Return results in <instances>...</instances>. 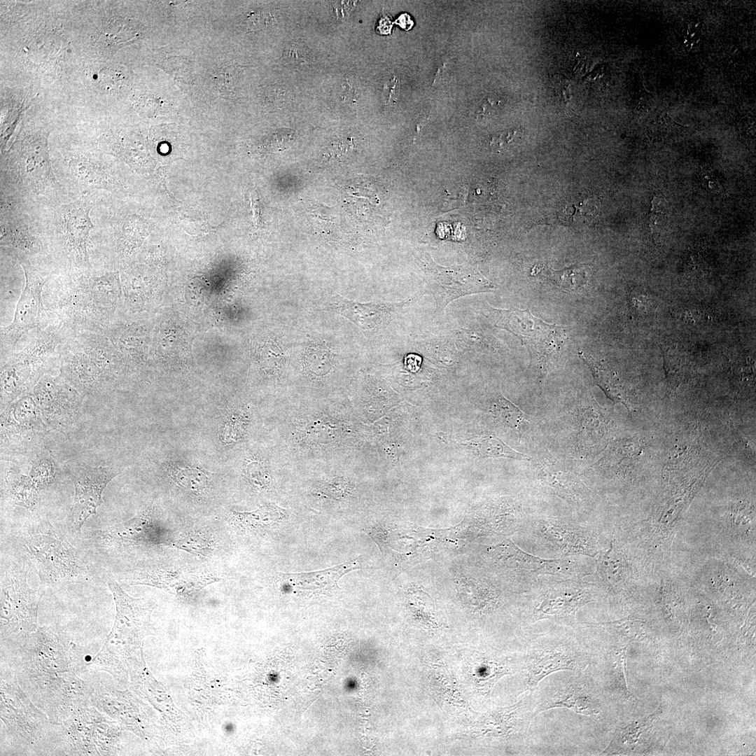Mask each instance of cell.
Returning a JSON list of instances; mask_svg holds the SVG:
<instances>
[{
    "instance_id": "cell-1",
    "label": "cell",
    "mask_w": 756,
    "mask_h": 756,
    "mask_svg": "<svg viewBox=\"0 0 756 756\" xmlns=\"http://www.w3.org/2000/svg\"><path fill=\"white\" fill-rule=\"evenodd\" d=\"M10 652L9 667L20 685L55 724L92 704L94 686L78 675L87 665L83 653L65 633L38 626Z\"/></svg>"
},
{
    "instance_id": "cell-2",
    "label": "cell",
    "mask_w": 756,
    "mask_h": 756,
    "mask_svg": "<svg viewBox=\"0 0 756 756\" xmlns=\"http://www.w3.org/2000/svg\"><path fill=\"white\" fill-rule=\"evenodd\" d=\"M279 426L289 470L356 460L363 445L362 424L347 396L289 400Z\"/></svg>"
},
{
    "instance_id": "cell-3",
    "label": "cell",
    "mask_w": 756,
    "mask_h": 756,
    "mask_svg": "<svg viewBox=\"0 0 756 756\" xmlns=\"http://www.w3.org/2000/svg\"><path fill=\"white\" fill-rule=\"evenodd\" d=\"M46 311L56 314L71 331L106 336L119 319L121 287L118 274L110 270L67 272L50 281L44 290Z\"/></svg>"
},
{
    "instance_id": "cell-4",
    "label": "cell",
    "mask_w": 756,
    "mask_h": 756,
    "mask_svg": "<svg viewBox=\"0 0 756 756\" xmlns=\"http://www.w3.org/2000/svg\"><path fill=\"white\" fill-rule=\"evenodd\" d=\"M59 372L80 393L113 389L125 369V358L105 335L71 331L59 347Z\"/></svg>"
},
{
    "instance_id": "cell-5",
    "label": "cell",
    "mask_w": 756,
    "mask_h": 756,
    "mask_svg": "<svg viewBox=\"0 0 756 756\" xmlns=\"http://www.w3.org/2000/svg\"><path fill=\"white\" fill-rule=\"evenodd\" d=\"M68 335L60 323L46 326L22 350L9 355L1 367V412L59 365V347Z\"/></svg>"
},
{
    "instance_id": "cell-6",
    "label": "cell",
    "mask_w": 756,
    "mask_h": 756,
    "mask_svg": "<svg viewBox=\"0 0 756 756\" xmlns=\"http://www.w3.org/2000/svg\"><path fill=\"white\" fill-rule=\"evenodd\" d=\"M0 718L9 739L25 752L43 755L59 743V724L52 723L23 690L10 669L1 670Z\"/></svg>"
},
{
    "instance_id": "cell-7",
    "label": "cell",
    "mask_w": 756,
    "mask_h": 756,
    "mask_svg": "<svg viewBox=\"0 0 756 756\" xmlns=\"http://www.w3.org/2000/svg\"><path fill=\"white\" fill-rule=\"evenodd\" d=\"M108 585L115 603V622L90 664L119 678L130 645L138 643L148 626L151 608L143 599L129 596L117 582L111 580Z\"/></svg>"
},
{
    "instance_id": "cell-8",
    "label": "cell",
    "mask_w": 756,
    "mask_h": 756,
    "mask_svg": "<svg viewBox=\"0 0 756 756\" xmlns=\"http://www.w3.org/2000/svg\"><path fill=\"white\" fill-rule=\"evenodd\" d=\"M41 594L28 584L23 568L6 571L1 581V647L12 650L37 627Z\"/></svg>"
},
{
    "instance_id": "cell-9",
    "label": "cell",
    "mask_w": 756,
    "mask_h": 756,
    "mask_svg": "<svg viewBox=\"0 0 756 756\" xmlns=\"http://www.w3.org/2000/svg\"><path fill=\"white\" fill-rule=\"evenodd\" d=\"M92 704L82 706L59 724V744L66 755H113L120 725Z\"/></svg>"
},
{
    "instance_id": "cell-10",
    "label": "cell",
    "mask_w": 756,
    "mask_h": 756,
    "mask_svg": "<svg viewBox=\"0 0 756 756\" xmlns=\"http://www.w3.org/2000/svg\"><path fill=\"white\" fill-rule=\"evenodd\" d=\"M492 312L496 318L495 326L510 332L527 345L536 354L540 372L546 374L566 340V328L542 321L533 316L528 309L492 308Z\"/></svg>"
},
{
    "instance_id": "cell-11",
    "label": "cell",
    "mask_w": 756,
    "mask_h": 756,
    "mask_svg": "<svg viewBox=\"0 0 756 756\" xmlns=\"http://www.w3.org/2000/svg\"><path fill=\"white\" fill-rule=\"evenodd\" d=\"M25 276V286L18 300L13 321L1 328V351L12 352L22 337L32 329L43 327L45 308L43 291L51 276L49 268L29 258H20Z\"/></svg>"
},
{
    "instance_id": "cell-12",
    "label": "cell",
    "mask_w": 756,
    "mask_h": 756,
    "mask_svg": "<svg viewBox=\"0 0 756 756\" xmlns=\"http://www.w3.org/2000/svg\"><path fill=\"white\" fill-rule=\"evenodd\" d=\"M50 430L31 393H26L1 412V453L14 456L37 452Z\"/></svg>"
},
{
    "instance_id": "cell-13",
    "label": "cell",
    "mask_w": 756,
    "mask_h": 756,
    "mask_svg": "<svg viewBox=\"0 0 756 756\" xmlns=\"http://www.w3.org/2000/svg\"><path fill=\"white\" fill-rule=\"evenodd\" d=\"M34 526L29 531L25 548L41 579L55 582L81 575L83 566L73 547L56 534L49 522Z\"/></svg>"
},
{
    "instance_id": "cell-14",
    "label": "cell",
    "mask_w": 756,
    "mask_h": 756,
    "mask_svg": "<svg viewBox=\"0 0 756 756\" xmlns=\"http://www.w3.org/2000/svg\"><path fill=\"white\" fill-rule=\"evenodd\" d=\"M417 258L426 274L423 294L433 297L438 313L443 312L450 302L457 298L474 293L491 292L497 288L496 284L471 267L440 266L427 253Z\"/></svg>"
},
{
    "instance_id": "cell-15",
    "label": "cell",
    "mask_w": 756,
    "mask_h": 756,
    "mask_svg": "<svg viewBox=\"0 0 756 756\" xmlns=\"http://www.w3.org/2000/svg\"><path fill=\"white\" fill-rule=\"evenodd\" d=\"M31 393L50 430L64 433L80 416L84 396L61 373L43 376Z\"/></svg>"
},
{
    "instance_id": "cell-16",
    "label": "cell",
    "mask_w": 756,
    "mask_h": 756,
    "mask_svg": "<svg viewBox=\"0 0 756 756\" xmlns=\"http://www.w3.org/2000/svg\"><path fill=\"white\" fill-rule=\"evenodd\" d=\"M92 204L80 200L62 206L59 211L57 252L68 267L67 272L91 268L88 251L90 218Z\"/></svg>"
},
{
    "instance_id": "cell-17",
    "label": "cell",
    "mask_w": 756,
    "mask_h": 756,
    "mask_svg": "<svg viewBox=\"0 0 756 756\" xmlns=\"http://www.w3.org/2000/svg\"><path fill=\"white\" fill-rule=\"evenodd\" d=\"M110 466L79 465L73 475L74 498L67 519L71 532L79 534L88 519L102 503V492L117 475Z\"/></svg>"
},
{
    "instance_id": "cell-18",
    "label": "cell",
    "mask_w": 756,
    "mask_h": 756,
    "mask_svg": "<svg viewBox=\"0 0 756 756\" xmlns=\"http://www.w3.org/2000/svg\"><path fill=\"white\" fill-rule=\"evenodd\" d=\"M405 302L360 303L340 295L333 296L330 307L350 320L365 332H374L386 326L397 316Z\"/></svg>"
},
{
    "instance_id": "cell-19",
    "label": "cell",
    "mask_w": 756,
    "mask_h": 756,
    "mask_svg": "<svg viewBox=\"0 0 756 756\" xmlns=\"http://www.w3.org/2000/svg\"><path fill=\"white\" fill-rule=\"evenodd\" d=\"M361 568L359 559L339 564L330 568L309 573H279V580L284 587L295 591L325 593L340 589L338 582L349 572Z\"/></svg>"
},
{
    "instance_id": "cell-20",
    "label": "cell",
    "mask_w": 756,
    "mask_h": 756,
    "mask_svg": "<svg viewBox=\"0 0 756 756\" xmlns=\"http://www.w3.org/2000/svg\"><path fill=\"white\" fill-rule=\"evenodd\" d=\"M155 526L148 509L128 522L108 529L103 535L112 546L154 542Z\"/></svg>"
},
{
    "instance_id": "cell-21",
    "label": "cell",
    "mask_w": 756,
    "mask_h": 756,
    "mask_svg": "<svg viewBox=\"0 0 756 756\" xmlns=\"http://www.w3.org/2000/svg\"><path fill=\"white\" fill-rule=\"evenodd\" d=\"M540 529L544 537L561 552L587 555L592 553L589 538L582 530L554 522H545Z\"/></svg>"
},
{
    "instance_id": "cell-22",
    "label": "cell",
    "mask_w": 756,
    "mask_h": 756,
    "mask_svg": "<svg viewBox=\"0 0 756 756\" xmlns=\"http://www.w3.org/2000/svg\"><path fill=\"white\" fill-rule=\"evenodd\" d=\"M337 363L335 354L328 347L312 345L301 360V372L312 383H326L337 370Z\"/></svg>"
},
{
    "instance_id": "cell-23",
    "label": "cell",
    "mask_w": 756,
    "mask_h": 756,
    "mask_svg": "<svg viewBox=\"0 0 756 756\" xmlns=\"http://www.w3.org/2000/svg\"><path fill=\"white\" fill-rule=\"evenodd\" d=\"M575 659L566 652L545 650L536 653L528 664L527 688L533 691L538 682L551 673L573 669Z\"/></svg>"
},
{
    "instance_id": "cell-24",
    "label": "cell",
    "mask_w": 756,
    "mask_h": 756,
    "mask_svg": "<svg viewBox=\"0 0 756 756\" xmlns=\"http://www.w3.org/2000/svg\"><path fill=\"white\" fill-rule=\"evenodd\" d=\"M130 579L131 584H146L167 590L170 589L172 585H190L198 588L217 580L214 578L185 575L179 572L174 573L155 568L133 573Z\"/></svg>"
},
{
    "instance_id": "cell-25",
    "label": "cell",
    "mask_w": 756,
    "mask_h": 756,
    "mask_svg": "<svg viewBox=\"0 0 756 756\" xmlns=\"http://www.w3.org/2000/svg\"><path fill=\"white\" fill-rule=\"evenodd\" d=\"M288 517L286 510L275 503H266L251 512H232L234 524L242 530L253 531L274 526Z\"/></svg>"
},
{
    "instance_id": "cell-26",
    "label": "cell",
    "mask_w": 756,
    "mask_h": 756,
    "mask_svg": "<svg viewBox=\"0 0 756 756\" xmlns=\"http://www.w3.org/2000/svg\"><path fill=\"white\" fill-rule=\"evenodd\" d=\"M540 475L556 493L568 501L576 502L583 496V485L578 477L557 464L543 465Z\"/></svg>"
},
{
    "instance_id": "cell-27",
    "label": "cell",
    "mask_w": 756,
    "mask_h": 756,
    "mask_svg": "<svg viewBox=\"0 0 756 756\" xmlns=\"http://www.w3.org/2000/svg\"><path fill=\"white\" fill-rule=\"evenodd\" d=\"M585 593L575 589L550 592L538 608L544 617H564L575 612L587 602Z\"/></svg>"
},
{
    "instance_id": "cell-28",
    "label": "cell",
    "mask_w": 756,
    "mask_h": 756,
    "mask_svg": "<svg viewBox=\"0 0 756 756\" xmlns=\"http://www.w3.org/2000/svg\"><path fill=\"white\" fill-rule=\"evenodd\" d=\"M456 443L467 447L477 456L483 458H509L522 461L531 459L527 454L513 449L493 435L477 436L469 440H458Z\"/></svg>"
},
{
    "instance_id": "cell-29",
    "label": "cell",
    "mask_w": 756,
    "mask_h": 756,
    "mask_svg": "<svg viewBox=\"0 0 756 756\" xmlns=\"http://www.w3.org/2000/svg\"><path fill=\"white\" fill-rule=\"evenodd\" d=\"M5 481L8 496L15 505L29 510L35 509L39 490L29 475L10 470Z\"/></svg>"
},
{
    "instance_id": "cell-30",
    "label": "cell",
    "mask_w": 756,
    "mask_h": 756,
    "mask_svg": "<svg viewBox=\"0 0 756 756\" xmlns=\"http://www.w3.org/2000/svg\"><path fill=\"white\" fill-rule=\"evenodd\" d=\"M241 474L250 486L256 491H270L274 486L270 464L265 457L260 454L251 453L244 458Z\"/></svg>"
},
{
    "instance_id": "cell-31",
    "label": "cell",
    "mask_w": 756,
    "mask_h": 756,
    "mask_svg": "<svg viewBox=\"0 0 756 756\" xmlns=\"http://www.w3.org/2000/svg\"><path fill=\"white\" fill-rule=\"evenodd\" d=\"M1 244L22 251L27 255L44 253L41 241L25 227L20 225H8L1 232Z\"/></svg>"
},
{
    "instance_id": "cell-32",
    "label": "cell",
    "mask_w": 756,
    "mask_h": 756,
    "mask_svg": "<svg viewBox=\"0 0 756 756\" xmlns=\"http://www.w3.org/2000/svg\"><path fill=\"white\" fill-rule=\"evenodd\" d=\"M555 707L570 708L581 715H589L598 713L594 708L589 696L578 686L568 688L561 694V696L548 703L547 706L544 707L542 710Z\"/></svg>"
},
{
    "instance_id": "cell-33",
    "label": "cell",
    "mask_w": 756,
    "mask_h": 756,
    "mask_svg": "<svg viewBox=\"0 0 756 756\" xmlns=\"http://www.w3.org/2000/svg\"><path fill=\"white\" fill-rule=\"evenodd\" d=\"M579 356L590 368L596 383L604 391L607 396L612 400H621L618 381L609 368L601 361L594 359L585 352L580 351Z\"/></svg>"
},
{
    "instance_id": "cell-34",
    "label": "cell",
    "mask_w": 756,
    "mask_h": 756,
    "mask_svg": "<svg viewBox=\"0 0 756 756\" xmlns=\"http://www.w3.org/2000/svg\"><path fill=\"white\" fill-rule=\"evenodd\" d=\"M168 472L176 484L195 493L203 491L209 484V473L195 466L177 465Z\"/></svg>"
},
{
    "instance_id": "cell-35",
    "label": "cell",
    "mask_w": 756,
    "mask_h": 756,
    "mask_svg": "<svg viewBox=\"0 0 756 756\" xmlns=\"http://www.w3.org/2000/svg\"><path fill=\"white\" fill-rule=\"evenodd\" d=\"M491 412L495 420L512 428L516 432L528 423L524 412L501 395L497 396L492 402Z\"/></svg>"
},
{
    "instance_id": "cell-36",
    "label": "cell",
    "mask_w": 756,
    "mask_h": 756,
    "mask_svg": "<svg viewBox=\"0 0 756 756\" xmlns=\"http://www.w3.org/2000/svg\"><path fill=\"white\" fill-rule=\"evenodd\" d=\"M73 174L82 183L97 188L110 187V174L85 159L69 163Z\"/></svg>"
},
{
    "instance_id": "cell-37",
    "label": "cell",
    "mask_w": 756,
    "mask_h": 756,
    "mask_svg": "<svg viewBox=\"0 0 756 756\" xmlns=\"http://www.w3.org/2000/svg\"><path fill=\"white\" fill-rule=\"evenodd\" d=\"M29 476L40 491L58 479L60 471L53 458L47 456L32 461Z\"/></svg>"
},
{
    "instance_id": "cell-38",
    "label": "cell",
    "mask_w": 756,
    "mask_h": 756,
    "mask_svg": "<svg viewBox=\"0 0 756 756\" xmlns=\"http://www.w3.org/2000/svg\"><path fill=\"white\" fill-rule=\"evenodd\" d=\"M654 713L621 729L603 752L620 751L635 743L640 734L653 722Z\"/></svg>"
},
{
    "instance_id": "cell-39",
    "label": "cell",
    "mask_w": 756,
    "mask_h": 756,
    "mask_svg": "<svg viewBox=\"0 0 756 756\" xmlns=\"http://www.w3.org/2000/svg\"><path fill=\"white\" fill-rule=\"evenodd\" d=\"M547 278L555 286L567 291L578 290L587 282L584 266L573 267L562 271H552Z\"/></svg>"
},
{
    "instance_id": "cell-40",
    "label": "cell",
    "mask_w": 756,
    "mask_h": 756,
    "mask_svg": "<svg viewBox=\"0 0 756 756\" xmlns=\"http://www.w3.org/2000/svg\"><path fill=\"white\" fill-rule=\"evenodd\" d=\"M241 69L234 65L223 66L216 69L211 80L216 89L226 96L233 95L238 88Z\"/></svg>"
},
{
    "instance_id": "cell-41",
    "label": "cell",
    "mask_w": 756,
    "mask_h": 756,
    "mask_svg": "<svg viewBox=\"0 0 756 756\" xmlns=\"http://www.w3.org/2000/svg\"><path fill=\"white\" fill-rule=\"evenodd\" d=\"M312 57L308 47L302 41L289 43L284 52V62L295 67L305 66L312 62Z\"/></svg>"
},
{
    "instance_id": "cell-42",
    "label": "cell",
    "mask_w": 756,
    "mask_h": 756,
    "mask_svg": "<svg viewBox=\"0 0 756 756\" xmlns=\"http://www.w3.org/2000/svg\"><path fill=\"white\" fill-rule=\"evenodd\" d=\"M177 549L189 553L205 556L211 551L210 542L200 534L191 533L172 542Z\"/></svg>"
},
{
    "instance_id": "cell-43",
    "label": "cell",
    "mask_w": 756,
    "mask_h": 756,
    "mask_svg": "<svg viewBox=\"0 0 756 756\" xmlns=\"http://www.w3.org/2000/svg\"><path fill=\"white\" fill-rule=\"evenodd\" d=\"M100 87L109 92L122 90L127 83L126 74L115 67L102 69L98 74Z\"/></svg>"
},
{
    "instance_id": "cell-44",
    "label": "cell",
    "mask_w": 756,
    "mask_h": 756,
    "mask_svg": "<svg viewBox=\"0 0 756 756\" xmlns=\"http://www.w3.org/2000/svg\"><path fill=\"white\" fill-rule=\"evenodd\" d=\"M650 220L653 225H659L668 215V204L661 195H656L652 201Z\"/></svg>"
},
{
    "instance_id": "cell-45",
    "label": "cell",
    "mask_w": 756,
    "mask_h": 756,
    "mask_svg": "<svg viewBox=\"0 0 756 756\" xmlns=\"http://www.w3.org/2000/svg\"><path fill=\"white\" fill-rule=\"evenodd\" d=\"M286 91L278 85H272L264 92L265 102L272 107H281L286 102Z\"/></svg>"
},
{
    "instance_id": "cell-46",
    "label": "cell",
    "mask_w": 756,
    "mask_h": 756,
    "mask_svg": "<svg viewBox=\"0 0 756 756\" xmlns=\"http://www.w3.org/2000/svg\"><path fill=\"white\" fill-rule=\"evenodd\" d=\"M399 93L400 81L396 76H393L384 84L382 94L384 103L386 105L395 104L398 100Z\"/></svg>"
},
{
    "instance_id": "cell-47",
    "label": "cell",
    "mask_w": 756,
    "mask_h": 756,
    "mask_svg": "<svg viewBox=\"0 0 756 756\" xmlns=\"http://www.w3.org/2000/svg\"><path fill=\"white\" fill-rule=\"evenodd\" d=\"M521 138L522 134L517 130L509 131L494 136L492 139L491 145L503 147L510 143L516 144Z\"/></svg>"
},
{
    "instance_id": "cell-48",
    "label": "cell",
    "mask_w": 756,
    "mask_h": 756,
    "mask_svg": "<svg viewBox=\"0 0 756 756\" xmlns=\"http://www.w3.org/2000/svg\"><path fill=\"white\" fill-rule=\"evenodd\" d=\"M342 88V91H340L341 96L344 97V100L347 102H353L356 99L355 90L349 82L344 83Z\"/></svg>"
},
{
    "instance_id": "cell-49",
    "label": "cell",
    "mask_w": 756,
    "mask_h": 756,
    "mask_svg": "<svg viewBox=\"0 0 756 756\" xmlns=\"http://www.w3.org/2000/svg\"><path fill=\"white\" fill-rule=\"evenodd\" d=\"M496 106H498V102L496 101V99H493L491 97H488L482 101L479 110L484 113L491 112L493 110H496Z\"/></svg>"
}]
</instances>
